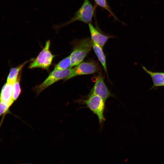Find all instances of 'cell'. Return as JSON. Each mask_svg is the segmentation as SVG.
Masks as SVG:
<instances>
[{"mask_svg": "<svg viewBox=\"0 0 164 164\" xmlns=\"http://www.w3.org/2000/svg\"><path fill=\"white\" fill-rule=\"evenodd\" d=\"M94 11V8L89 0H84L82 5L69 21L65 23L54 26L53 28L57 31L62 27L76 21H80L85 23L89 24L92 21Z\"/></svg>", "mask_w": 164, "mask_h": 164, "instance_id": "obj_2", "label": "cell"}, {"mask_svg": "<svg viewBox=\"0 0 164 164\" xmlns=\"http://www.w3.org/2000/svg\"><path fill=\"white\" fill-rule=\"evenodd\" d=\"M91 39L92 42L100 46L102 48L104 46L108 40L113 36H107L100 32L90 23L88 24Z\"/></svg>", "mask_w": 164, "mask_h": 164, "instance_id": "obj_8", "label": "cell"}, {"mask_svg": "<svg viewBox=\"0 0 164 164\" xmlns=\"http://www.w3.org/2000/svg\"><path fill=\"white\" fill-rule=\"evenodd\" d=\"M29 60H27L18 66L10 69L8 76L7 82L12 84L16 80L24 67Z\"/></svg>", "mask_w": 164, "mask_h": 164, "instance_id": "obj_11", "label": "cell"}, {"mask_svg": "<svg viewBox=\"0 0 164 164\" xmlns=\"http://www.w3.org/2000/svg\"><path fill=\"white\" fill-rule=\"evenodd\" d=\"M73 69V68H70L62 70H53L43 82L36 87L35 90L37 94L53 84L67 77L72 72Z\"/></svg>", "mask_w": 164, "mask_h": 164, "instance_id": "obj_6", "label": "cell"}, {"mask_svg": "<svg viewBox=\"0 0 164 164\" xmlns=\"http://www.w3.org/2000/svg\"><path fill=\"white\" fill-rule=\"evenodd\" d=\"M21 77L20 73L13 84L12 100L14 102L17 100L21 93L20 85Z\"/></svg>", "mask_w": 164, "mask_h": 164, "instance_id": "obj_13", "label": "cell"}, {"mask_svg": "<svg viewBox=\"0 0 164 164\" xmlns=\"http://www.w3.org/2000/svg\"><path fill=\"white\" fill-rule=\"evenodd\" d=\"M71 61L70 56L66 57L58 63L53 70H62L70 68Z\"/></svg>", "mask_w": 164, "mask_h": 164, "instance_id": "obj_14", "label": "cell"}, {"mask_svg": "<svg viewBox=\"0 0 164 164\" xmlns=\"http://www.w3.org/2000/svg\"><path fill=\"white\" fill-rule=\"evenodd\" d=\"M13 84L6 82L2 87L0 94V101L10 107L14 102L12 100Z\"/></svg>", "mask_w": 164, "mask_h": 164, "instance_id": "obj_9", "label": "cell"}, {"mask_svg": "<svg viewBox=\"0 0 164 164\" xmlns=\"http://www.w3.org/2000/svg\"><path fill=\"white\" fill-rule=\"evenodd\" d=\"M74 43L73 50L70 55V68L82 62L93 47V42L89 37L77 40Z\"/></svg>", "mask_w": 164, "mask_h": 164, "instance_id": "obj_1", "label": "cell"}, {"mask_svg": "<svg viewBox=\"0 0 164 164\" xmlns=\"http://www.w3.org/2000/svg\"><path fill=\"white\" fill-rule=\"evenodd\" d=\"M144 71L151 77L153 85L151 89L164 87V72H154L148 70L145 66L142 65Z\"/></svg>", "mask_w": 164, "mask_h": 164, "instance_id": "obj_10", "label": "cell"}, {"mask_svg": "<svg viewBox=\"0 0 164 164\" xmlns=\"http://www.w3.org/2000/svg\"><path fill=\"white\" fill-rule=\"evenodd\" d=\"M10 107L6 104L0 101V118L2 115L5 116L7 114L10 113Z\"/></svg>", "mask_w": 164, "mask_h": 164, "instance_id": "obj_16", "label": "cell"}, {"mask_svg": "<svg viewBox=\"0 0 164 164\" xmlns=\"http://www.w3.org/2000/svg\"><path fill=\"white\" fill-rule=\"evenodd\" d=\"M94 1L97 5L107 10L115 19L118 20L111 10L106 0H94Z\"/></svg>", "mask_w": 164, "mask_h": 164, "instance_id": "obj_15", "label": "cell"}, {"mask_svg": "<svg viewBox=\"0 0 164 164\" xmlns=\"http://www.w3.org/2000/svg\"><path fill=\"white\" fill-rule=\"evenodd\" d=\"M102 48L98 44L93 42L92 48L108 76L106 57Z\"/></svg>", "mask_w": 164, "mask_h": 164, "instance_id": "obj_12", "label": "cell"}, {"mask_svg": "<svg viewBox=\"0 0 164 164\" xmlns=\"http://www.w3.org/2000/svg\"><path fill=\"white\" fill-rule=\"evenodd\" d=\"M73 68L72 72L64 80H67L78 76L98 73L101 70L99 65L94 61L82 62Z\"/></svg>", "mask_w": 164, "mask_h": 164, "instance_id": "obj_5", "label": "cell"}, {"mask_svg": "<svg viewBox=\"0 0 164 164\" xmlns=\"http://www.w3.org/2000/svg\"><path fill=\"white\" fill-rule=\"evenodd\" d=\"M89 94L98 95L105 101L111 96V94L106 86L101 75L98 76L96 79Z\"/></svg>", "mask_w": 164, "mask_h": 164, "instance_id": "obj_7", "label": "cell"}, {"mask_svg": "<svg viewBox=\"0 0 164 164\" xmlns=\"http://www.w3.org/2000/svg\"><path fill=\"white\" fill-rule=\"evenodd\" d=\"M78 103L85 105L97 117L99 124L101 126L105 121L104 113L105 101L98 95L91 94L85 99L79 100Z\"/></svg>", "mask_w": 164, "mask_h": 164, "instance_id": "obj_3", "label": "cell"}, {"mask_svg": "<svg viewBox=\"0 0 164 164\" xmlns=\"http://www.w3.org/2000/svg\"><path fill=\"white\" fill-rule=\"evenodd\" d=\"M50 40L47 41L42 50L29 64V68H38L47 70H49L55 56L50 50Z\"/></svg>", "mask_w": 164, "mask_h": 164, "instance_id": "obj_4", "label": "cell"}]
</instances>
